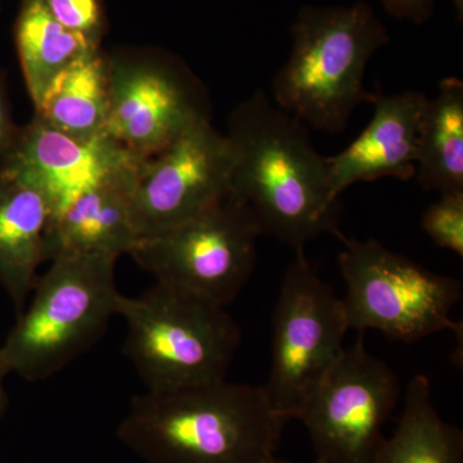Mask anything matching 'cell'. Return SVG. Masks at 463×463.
<instances>
[{"label": "cell", "instance_id": "1", "mask_svg": "<svg viewBox=\"0 0 463 463\" xmlns=\"http://www.w3.org/2000/svg\"><path fill=\"white\" fill-rule=\"evenodd\" d=\"M225 136L233 148L231 191L261 236L294 250L325 233L339 236L340 200L330 192L327 156L313 147L306 124L257 90L231 112Z\"/></svg>", "mask_w": 463, "mask_h": 463}, {"label": "cell", "instance_id": "2", "mask_svg": "<svg viewBox=\"0 0 463 463\" xmlns=\"http://www.w3.org/2000/svg\"><path fill=\"white\" fill-rule=\"evenodd\" d=\"M288 421L264 386L223 380L136 395L116 437L147 463H268Z\"/></svg>", "mask_w": 463, "mask_h": 463}, {"label": "cell", "instance_id": "3", "mask_svg": "<svg viewBox=\"0 0 463 463\" xmlns=\"http://www.w3.org/2000/svg\"><path fill=\"white\" fill-rule=\"evenodd\" d=\"M291 33V52L273 79L274 105L309 129L343 133L355 109L373 103L365 70L388 44V29L371 5L356 2L349 7L306 5Z\"/></svg>", "mask_w": 463, "mask_h": 463}, {"label": "cell", "instance_id": "4", "mask_svg": "<svg viewBox=\"0 0 463 463\" xmlns=\"http://www.w3.org/2000/svg\"><path fill=\"white\" fill-rule=\"evenodd\" d=\"M39 276L29 307L0 346L9 373L50 379L93 346L118 316V259L67 252Z\"/></svg>", "mask_w": 463, "mask_h": 463}, {"label": "cell", "instance_id": "5", "mask_svg": "<svg viewBox=\"0 0 463 463\" xmlns=\"http://www.w3.org/2000/svg\"><path fill=\"white\" fill-rule=\"evenodd\" d=\"M118 317L127 327L123 353L147 392L227 380L242 340L225 307L160 282L139 297L121 294Z\"/></svg>", "mask_w": 463, "mask_h": 463}, {"label": "cell", "instance_id": "6", "mask_svg": "<svg viewBox=\"0 0 463 463\" xmlns=\"http://www.w3.org/2000/svg\"><path fill=\"white\" fill-rule=\"evenodd\" d=\"M344 307L350 330H376L392 341L419 343L441 331L462 335V322L450 317L461 301L462 283L397 254L376 240L340 233Z\"/></svg>", "mask_w": 463, "mask_h": 463}, {"label": "cell", "instance_id": "7", "mask_svg": "<svg viewBox=\"0 0 463 463\" xmlns=\"http://www.w3.org/2000/svg\"><path fill=\"white\" fill-rule=\"evenodd\" d=\"M260 236L254 215L231 191L191 221L139 240L128 255L156 282L225 307L251 279Z\"/></svg>", "mask_w": 463, "mask_h": 463}, {"label": "cell", "instance_id": "8", "mask_svg": "<svg viewBox=\"0 0 463 463\" xmlns=\"http://www.w3.org/2000/svg\"><path fill=\"white\" fill-rule=\"evenodd\" d=\"M399 395L397 373L368 353L359 332L356 343L307 390L292 419L309 431L317 462L373 463Z\"/></svg>", "mask_w": 463, "mask_h": 463}, {"label": "cell", "instance_id": "9", "mask_svg": "<svg viewBox=\"0 0 463 463\" xmlns=\"http://www.w3.org/2000/svg\"><path fill=\"white\" fill-rule=\"evenodd\" d=\"M108 56L106 134L134 156H154L194 125L212 120L205 87L179 58L154 50Z\"/></svg>", "mask_w": 463, "mask_h": 463}, {"label": "cell", "instance_id": "10", "mask_svg": "<svg viewBox=\"0 0 463 463\" xmlns=\"http://www.w3.org/2000/svg\"><path fill=\"white\" fill-rule=\"evenodd\" d=\"M294 251L274 307L272 364L263 385L274 408L289 420L343 354L350 330L343 298L318 276L304 249Z\"/></svg>", "mask_w": 463, "mask_h": 463}, {"label": "cell", "instance_id": "11", "mask_svg": "<svg viewBox=\"0 0 463 463\" xmlns=\"http://www.w3.org/2000/svg\"><path fill=\"white\" fill-rule=\"evenodd\" d=\"M233 148L212 120L142 160L130 196L138 239L165 233L215 205L231 192Z\"/></svg>", "mask_w": 463, "mask_h": 463}, {"label": "cell", "instance_id": "12", "mask_svg": "<svg viewBox=\"0 0 463 463\" xmlns=\"http://www.w3.org/2000/svg\"><path fill=\"white\" fill-rule=\"evenodd\" d=\"M142 158L105 134L78 141L33 118L21 127L16 145L0 172L14 174L41 188L51 201L52 215L79 194L130 175Z\"/></svg>", "mask_w": 463, "mask_h": 463}, {"label": "cell", "instance_id": "13", "mask_svg": "<svg viewBox=\"0 0 463 463\" xmlns=\"http://www.w3.org/2000/svg\"><path fill=\"white\" fill-rule=\"evenodd\" d=\"M428 99L416 90L392 96L374 93L370 124L345 149L327 157L334 199L340 200L341 194L356 183L414 178L420 127Z\"/></svg>", "mask_w": 463, "mask_h": 463}, {"label": "cell", "instance_id": "14", "mask_svg": "<svg viewBox=\"0 0 463 463\" xmlns=\"http://www.w3.org/2000/svg\"><path fill=\"white\" fill-rule=\"evenodd\" d=\"M136 175L102 183L52 215L47 261L67 252L114 259L129 254L139 240L130 213Z\"/></svg>", "mask_w": 463, "mask_h": 463}, {"label": "cell", "instance_id": "15", "mask_svg": "<svg viewBox=\"0 0 463 463\" xmlns=\"http://www.w3.org/2000/svg\"><path fill=\"white\" fill-rule=\"evenodd\" d=\"M52 205L32 182L0 172V286L18 312L26 306L47 261Z\"/></svg>", "mask_w": 463, "mask_h": 463}, {"label": "cell", "instance_id": "16", "mask_svg": "<svg viewBox=\"0 0 463 463\" xmlns=\"http://www.w3.org/2000/svg\"><path fill=\"white\" fill-rule=\"evenodd\" d=\"M109 108V56L91 51L48 85L33 118L78 141L105 136Z\"/></svg>", "mask_w": 463, "mask_h": 463}, {"label": "cell", "instance_id": "17", "mask_svg": "<svg viewBox=\"0 0 463 463\" xmlns=\"http://www.w3.org/2000/svg\"><path fill=\"white\" fill-rule=\"evenodd\" d=\"M420 187L439 194L463 192V83L443 79L429 99L420 127L416 175Z\"/></svg>", "mask_w": 463, "mask_h": 463}, {"label": "cell", "instance_id": "18", "mask_svg": "<svg viewBox=\"0 0 463 463\" xmlns=\"http://www.w3.org/2000/svg\"><path fill=\"white\" fill-rule=\"evenodd\" d=\"M373 463H463V431L438 413L429 377L408 383L397 429Z\"/></svg>", "mask_w": 463, "mask_h": 463}, {"label": "cell", "instance_id": "19", "mask_svg": "<svg viewBox=\"0 0 463 463\" xmlns=\"http://www.w3.org/2000/svg\"><path fill=\"white\" fill-rule=\"evenodd\" d=\"M18 60L33 108L61 71L99 45L61 25L44 0H21L14 24Z\"/></svg>", "mask_w": 463, "mask_h": 463}, {"label": "cell", "instance_id": "20", "mask_svg": "<svg viewBox=\"0 0 463 463\" xmlns=\"http://www.w3.org/2000/svg\"><path fill=\"white\" fill-rule=\"evenodd\" d=\"M422 216V230L438 248L463 257V192L439 194Z\"/></svg>", "mask_w": 463, "mask_h": 463}, {"label": "cell", "instance_id": "21", "mask_svg": "<svg viewBox=\"0 0 463 463\" xmlns=\"http://www.w3.org/2000/svg\"><path fill=\"white\" fill-rule=\"evenodd\" d=\"M61 25L100 44L106 30L102 0H44Z\"/></svg>", "mask_w": 463, "mask_h": 463}, {"label": "cell", "instance_id": "22", "mask_svg": "<svg viewBox=\"0 0 463 463\" xmlns=\"http://www.w3.org/2000/svg\"><path fill=\"white\" fill-rule=\"evenodd\" d=\"M21 127L14 123L9 103L7 87L0 75V170L7 163L12 149L16 145Z\"/></svg>", "mask_w": 463, "mask_h": 463}, {"label": "cell", "instance_id": "23", "mask_svg": "<svg viewBox=\"0 0 463 463\" xmlns=\"http://www.w3.org/2000/svg\"><path fill=\"white\" fill-rule=\"evenodd\" d=\"M386 12L398 20L423 24L434 14V0H379Z\"/></svg>", "mask_w": 463, "mask_h": 463}, {"label": "cell", "instance_id": "24", "mask_svg": "<svg viewBox=\"0 0 463 463\" xmlns=\"http://www.w3.org/2000/svg\"><path fill=\"white\" fill-rule=\"evenodd\" d=\"M8 374L7 367H5L2 358H0V421H2L3 416H5L8 407V394L5 383V377H7Z\"/></svg>", "mask_w": 463, "mask_h": 463}, {"label": "cell", "instance_id": "25", "mask_svg": "<svg viewBox=\"0 0 463 463\" xmlns=\"http://www.w3.org/2000/svg\"><path fill=\"white\" fill-rule=\"evenodd\" d=\"M453 3H455L457 12H458L459 20H461L463 12V0H453Z\"/></svg>", "mask_w": 463, "mask_h": 463}, {"label": "cell", "instance_id": "26", "mask_svg": "<svg viewBox=\"0 0 463 463\" xmlns=\"http://www.w3.org/2000/svg\"><path fill=\"white\" fill-rule=\"evenodd\" d=\"M268 463H298V462H292V461H288V459L277 458V457H273V458L270 459V461ZM316 463H319V462L316 461Z\"/></svg>", "mask_w": 463, "mask_h": 463}, {"label": "cell", "instance_id": "27", "mask_svg": "<svg viewBox=\"0 0 463 463\" xmlns=\"http://www.w3.org/2000/svg\"><path fill=\"white\" fill-rule=\"evenodd\" d=\"M0 3H2V0H0Z\"/></svg>", "mask_w": 463, "mask_h": 463}]
</instances>
